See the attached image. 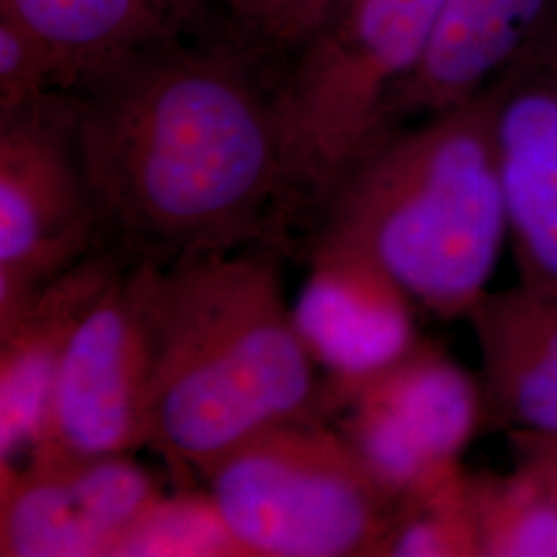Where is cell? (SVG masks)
<instances>
[{"instance_id":"obj_18","label":"cell","mask_w":557,"mask_h":557,"mask_svg":"<svg viewBox=\"0 0 557 557\" xmlns=\"http://www.w3.org/2000/svg\"><path fill=\"white\" fill-rule=\"evenodd\" d=\"M244 557L209 492L161 496L120 541L114 557Z\"/></svg>"},{"instance_id":"obj_10","label":"cell","mask_w":557,"mask_h":557,"mask_svg":"<svg viewBox=\"0 0 557 557\" xmlns=\"http://www.w3.org/2000/svg\"><path fill=\"white\" fill-rule=\"evenodd\" d=\"M301 337L322 370L320 419L363 380L416 343V304L376 262L333 239L312 238L310 271L294 306Z\"/></svg>"},{"instance_id":"obj_22","label":"cell","mask_w":557,"mask_h":557,"mask_svg":"<svg viewBox=\"0 0 557 557\" xmlns=\"http://www.w3.org/2000/svg\"><path fill=\"white\" fill-rule=\"evenodd\" d=\"M165 13L188 36H207L209 21L202 0H160Z\"/></svg>"},{"instance_id":"obj_14","label":"cell","mask_w":557,"mask_h":557,"mask_svg":"<svg viewBox=\"0 0 557 557\" xmlns=\"http://www.w3.org/2000/svg\"><path fill=\"white\" fill-rule=\"evenodd\" d=\"M465 320L478 341L485 421L557 436V289L524 281L487 289Z\"/></svg>"},{"instance_id":"obj_1","label":"cell","mask_w":557,"mask_h":557,"mask_svg":"<svg viewBox=\"0 0 557 557\" xmlns=\"http://www.w3.org/2000/svg\"><path fill=\"white\" fill-rule=\"evenodd\" d=\"M275 83L230 41L176 34L75 91L101 246L170 267L273 244L289 225Z\"/></svg>"},{"instance_id":"obj_6","label":"cell","mask_w":557,"mask_h":557,"mask_svg":"<svg viewBox=\"0 0 557 557\" xmlns=\"http://www.w3.org/2000/svg\"><path fill=\"white\" fill-rule=\"evenodd\" d=\"M98 246L79 96L50 91L0 114V326Z\"/></svg>"},{"instance_id":"obj_5","label":"cell","mask_w":557,"mask_h":557,"mask_svg":"<svg viewBox=\"0 0 557 557\" xmlns=\"http://www.w3.org/2000/svg\"><path fill=\"white\" fill-rule=\"evenodd\" d=\"M244 557H380L398 499L333 423L285 421L207 473Z\"/></svg>"},{"instance_id":"obj_2","label":"cell","mask_w":557,"mask_h":557,"mask_svg":"<svg viewBox=\"0 0 557 557\" xmlns=\"http://www.w3.org/2000/svg\"><path fill=\"white\" fill-rule=\"evenodd\" d=\"M147 446L182 475L244 440L320 419L322 374L285 298L273 244L156 267Z\"/></svg>"},{"instance_id":"obj_12","label":"cell","mask_w":557,"mask_h":557,"mask_svg":"<svg viewBox=\"0 0 557 557\" xmlns=\"http://www.w3.org/2000/svg\"><path fill=\"white\" fill-rule=\"evenodd\" d=\"M554 38L557 0H444L428 52L398 98V124L478 98Z\"/></svg>"},{"instance_id":"obj_21","label":"cell","mask_w":557,"mask_h":557,"mask_svg":"<svg viewBox=\"0 0 557 557\" xmlns=\"http://www.w3.org/2000/svg\"><path fill=\"white\" fill-rule=\"evenodd\" d=\"M508 440L517 462L537 471L557 492V436L512 432Z\"/></svg>"},{"instance_id":"obj_7","label":"cell","mask_w":557,"mask_h":557,"mask_svg":"<svg viewBox=\"0 0 557 557\" xmlns=\"http://www.w3.org/2000/svg\"><path fill=\"white\" fill-rule=\"evenodd\" d=\"M153 273L156 264L126 267L81 320L27 462L62 465L147 446Z\"/></svg>"},{"instance_id":"obj_4","label":"cell","mask_w":557,"mask_h":557,"mask_svg":"<svg viewBox=\"0 0 557 557\" xmlns=\"http://www.w3.org/2000/svg\"><path fill=\"white\" fill-rule=\"evenodd\" d=\"M444 0H343L275 83L289 223L400 128L397 103Z\"/></svg>"},{"instance_id":"obj_20","label":"cell","mask_w":557,"mask_h":557,"mask_svg":"<svg viewBox=\"0 0 557 557\" xmlns=\"http://www.w3.org/2000/svg\"><path fill=\"white\" fill-rule=\"evenodd\" d=\"M60 89L59 62L21 23L0 13V114Z\"/></svg>"},{"instance_id":"obj_8","label":"cell","mask_w":557,"mask_h":557,"mask_svg":"<svg viewBox=\"0 0 557 557\" xmlns=\"http://www.w3.org/2000/svg\"><path fill=\"white\" fill-rule=\"evenodd\" d=\"M398 499L458 475L485 423L481 382L438 345L419 338L397 361L338 400L331 421Z\"/></svg>"},{"instance_id":"obj_3","label":"cell","mask_w":557,"mask_h":557,"mask_svg":"<svg viewBox=\"0 0 557 557\" xmlns=\"http://www.w3.org/2000/svg\"><path fill=\"white\" fill-rule=\"evenodd\" d=\"M312 236L345 244L442 320L465 319L496 271L508 223L492 94L398 128L338 180Z\"/></svg>"},{"instance_id":"obj_16","label":"cell","mask_w":557,"mask_h":557,"mask_svg":"<svg viewBox=\"0 0 557 557\" xmlns=\"http://www.w3.org/2000/svg\"><path fill=\"white\" fill-rule=\"evenodd\" d=\"M479 557H557V492L527 465L469 473Z\"/></svg>"},{"instance_id":"obj_23","label":"cell","mask_w":557,"mask_h":557,"mask_svg":"<svg viewBox=\"0 0 557 557\" xmlns=\"http://www.w3.org/2000/svg\"><path fill=\"white\" fill-rule=\"evenodd\" d=\"M341 2H343V0H341ZM338 7H341V4H338Z\"/></svg>"},{"instance_id":"obj_17","label":"cell","mask_w":557,"mask_h":557,"mask_svg":"<svg viewBox=\"0 0 557 557\" xmlns=\"http://www.w3.org/2000/svg\"><path fill=\"white\" fill-rule=\"evenodd\" d=\"M209 34L230 41L275 77L298 57L341 0H202Z\"/></svg>"},{"instance_id":"obj_13","label":"cell","mask_w":557,"mask_h":557,"mask_svg":"<svg viewBox=\"0 0 557 557\" xmlns=\"http://www.w3.org/2000/svg\"><path fill=\"white\" fill-rule=\"evenodd\" d=\"M126 267L98 246L0 326V467L29 450L81 320Z\"/></svg>"},{"instance_id":"obj_9","label":"cell","mask_w":557,"mask_h":557,"mask_svg":"<svg viewBox=\"0 0 557 557\" xmlns=\"http://www.w3.org/2000/svg\"><path fill=\"white\" fill-rule=\"evenodd\" d=\"M163 496L131 455L0 467V556L114 557Z\"/></svg>"},{"instance_id":"obj_15","label":"cell","mask_w":557,"mask_h":557,"mask_svg":"<svg viewBox=\"0 0 557 557\" xmlns=\"http://www.w3.org/2000/svg\"><path fill=\"white\" fill-rule=\"evenodd\" d=\"M0 13L50 48L62 91H79L120 60L184 34L160 0H0Z\"/></svg>"},{"instance_id":"obj_19","label":"cell","mask_w":557,"mask_h":557,"mask_svg":"<svg viewBox=\"0 0 557 557\" xmlns=\"http://www.w3.org/2000/svg\"><path fill=\"white\" fill-rule=\"evenodd\" d=\"M467 471L438 487L403 499L380 557H479Z\"/></svg>"},{"instance_id":"obj_11","label":"cell","mask_w":557,"mask_h":557,"mask_svg":"<svg viewBox=\"0 0 557 557\" xmlns=\"http://www.w3.org/2000/svg\"><path fill=\"white\" fill-rule=\"evenodd\" d=\"M490 94L520 281L557 289V38L490 85Z\"/></svg>"}]
</instances>
